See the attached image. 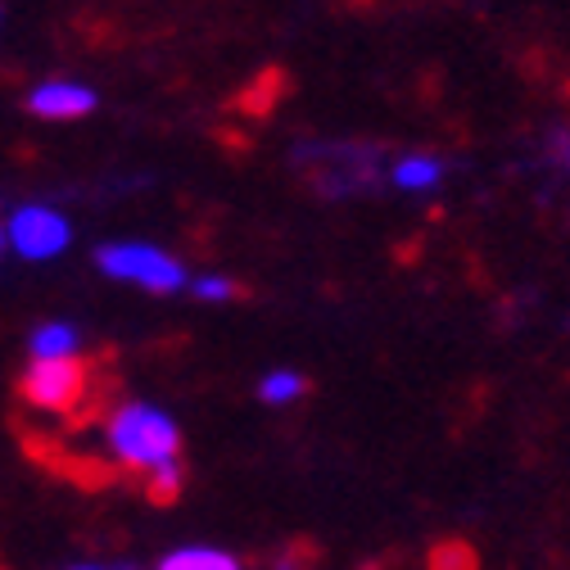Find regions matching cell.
<instances>
[{"label": "cell", "mask_w": 570, "mask_h": 570, "mask_svg": "<svg viewBox=\"0 0 570 570\" xmlns=\"http://www.w3.org/2000/svg\"><path fill=\"white\" fill-rule=\"evenodd\" d=\"M105 449L118 466L146 475L159 498L181 489V425L150 399H127L105 416Z\"/></svg>", "instance_id": "cell-1"}, {"label": "cell", "mask_w": 570, "mask_h": 570, "mask_svg": "<svg viewBox=\"0 0 570 570\" xmlns=\"http://www.w3.org/2000/svg\"><path fill=\"white\" fill-rule=\"evenodd\" d=\"M96 267L114 281L140 285L150 295H181L190 291V272L177 254H168L164 245L150 240H109L96 249Z\"/></svg>", "instance_id": "cell-2"}, {"label": "cell", "mask_w": 570, "mask_h": 570, "mask_svg": "<svg viewBox=\"0 0 570 570\" xmlns=\"http://www.w3.org/2000/svg\"><path fill=\"white\" fill-rule=\"evenodd\" d=\"M6 245L28 263H50L73 245V223L50 204H19L6 223Z\"/></svg>", "instance_id": "cell-3"}, {"label": "cell", "mask_w": 570, "mask_h": 570, "mask_svg": "<svg viewBox=\"0 0 570 570\" xmlns=\"http://www.w3.org/2000/svg\"><path fill=\"white\" fill-rule=\"evenodd\" d=\"M87 394V367L78 363H32L23 372V399L37 412H68Z\"/></svg>", "instance_id": "cell-4"}, {"label": "cell", "mask_w": 570, "mask_h": 570, "mask_svg": "<svg viewBox=\"0 0 570 570\" xmlns=\"http://www.w3.org/2000/svg\"><path fill=\"white\" fill-rule=\"evenodd\" d=\"M96 91L78 78H50V82H37L28 91V109L37 118H50V122H73V118H87L96 109Z\"/></svg>", "instance_id": "cell-5"}, {"label": "cell", "mask_w": 570, "mask_h": 570, "mask_svg": "<svg viewBox=\"0 0 570 570\" xmlns=\"http://www.w3.org/2000/svg\"><path fill=\"white\" fill-rule=\"evenodd\" d=\"M32 363H78L82 358V331L73 322H41L28 335Z\"/></svg>", "instance_id": "cell-6"}, {"label": "cell", "mask_w": 570, "mask_h": 570, "mask_svg": "<svg viewBox=\"0 0 570 570\" xmlns=\"http://www.w3.org/2000/svg\"><path fill=\"white\" fill-rule=\"evenodd\" d=\"M444 173H449V164L440 155H403V159H394L390 181L403 195H431L444 186Z\"/></svg>", "instance_id": "cell-7"}, {"label": "cell", "mask_w": 570, "mask_h": 570, "mask_svg": "<svg viewBox=\"0 0 570 570\" xmlns=\"http://www.w3.org/2000/svg\"><path fill=\"white\" fill-rule=\"evenodd\" d=\"M155 570H245V561L213 543H181L155 561Z\"/></svg>", "instance_id": "cell-8"}, {"label": "cell", "mask_w": 570, "mask_h": 570, "mask_svg": "<svg viewBox=\"0 0 570 570\" xmlns=\"http://www.w3.org/2000/svg\"><path fill=\"white\" fill-rule=\"evenodd\" d=\"M308 394V381H304V372H295V367H272L263 381H258V403H267V407H291V403H299Z\"/></svg>", "instance_id": "cell-9"}, {"label": "cell", "mask_w": 570, "mask_h": 570, "mask_svg": "<svg viewBox=\"0 0 570 570\" xmlns=\"http://www.w3.org/2000/svg\"><path fill=\"white\" fill-rule=\"evenodd\" d=\"M190 295L204 304H227V299H236V281L223 272H204V276H190Z\"/></svg>", "instance_id": "cell-10"}, {"label": "cell", "mask_w": 570, "mask_h": 570, "mask_svg": "<svg viewBox=\"0 0 570 570\" xmlns=\"http://www.w3.org/2000/svg\"><path fill=\"white\" fill-rule=\"evenodd\" d=\"M63 570H127V566H109V561H73V566H63Z\"/></svg>", "instance_id": "cell-11"}, {"label": "cell", "mask_w": 570, "mask_h": 570, "mask_svg": "<svg viewBox=\"0 0 570 570\" xmlns=\"http://www.w3.org/2000/svg\"><path fill=\"white\" fill-rule=\"evenodd\" d=\"M272 570H299V561H276Z\"/></svg>", "instance_id": "cell-12"}, {"label": "cell", "mask_w": 570, "mask_h": 570, "mask_svg": "<svg viewBox=\"0 0 570 570\" xmlns=\"http://www.w3.org/2000/svg\"><path fill=\"white\" fill-rule=\"evenodd\" d=\"M0 254H6V223H0Z\"/></svg>", "instance_id": "cell-13"}]
</instances>
